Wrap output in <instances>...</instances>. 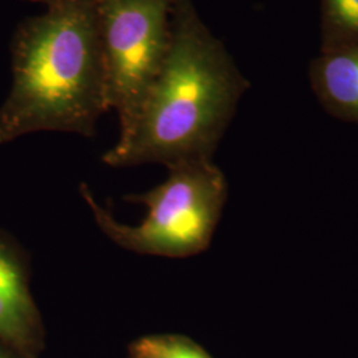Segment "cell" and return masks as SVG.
I'll return each instance as SVG.
<instances>
[{"mask_svg": "<svg viewBox=\"0 0 358 358\" xmlns=\"http://www.w3.org/2000/svg\"><path fill=\"white\" fill-rule=\"evenodd\" d=\"M38 333V308L29 291L26 263L13 244L0 236V338L28 348Z\"/></svg>", "mask_w": 358, "mask_h": 358, "instance_id": "5", "label": "cell"}, {"mask_svg": "<svg viewBox=\"0 0 358 358\" xmlns=\"http://www.w3.org/2000/svg\"><path fill=\"white\" fill-rule=\"evenodd\" d=\"M250 81L192 0H178L164 65L128 128L103 154L112 167L210 161Z\"/></svg>", "mask_w": 358, "mask_h": 358, "instance_id": "1", "label": "cell"}, {"mask_svg": "<svg viewBox=\"0 0 358 358\" xmlns=\"http://www.w3.org/2000/svg\"><path fill=\"white\" fill-rule=\"evenodd\" d=\"M133 358H210L199 346L176 336L145 337L131 346Z\"/></svg>", "mask_w": 358, "mask_h": 358, "instance_id": "8", "label": "cell"}, {"mask_svg": "<svg viewBox=\"0 0 358 358\" xmlns=\"http://www.w3.org/2000/svg\"><path fill=\"white\" fill-rule=\"evenodd\" d=\"M31 1H38V3H44V4H51V3H53L55 0H31Z\"/></svg>", "mask_w": 358, "mask_h": 358, "instance_id": "9", "label": "cell"}, {"mask_svg": "<svg viewBox=\"0 0 358 358\" xmlns=\"http://www.w3.org/2000/svg\"><path fill=\"white\" fill-rule=\"evenodd\" d=\"M0 358H11L10 356H7V355H4L3 352H0Z\"/></svg>", "mask_w": 358, "mask_h": 358, "instance_id": "10", "label": "cell"}, {"mask_svg": "<svg viewBox=\"0 0 358 358\" xmlns=\"http://www.w3.org/2000/svg\"><path fill=\"white\" fill-rule=\"evenodd\" d=\"M358 45V0H321V50Z\"/></svg>", "mask_w": 358, "mask_h": 358, "instance_id": "7", "label": "cell"}, {"mask_svg": "<svg viewBox=\"0 0 358 358\" xmlns=\"http://www.w3.org/2000/svg\"><path fill=\"white\" fill-rule=\"evenodd\" d=\"M47 7L15 32L0 143L35 131L92 137L109 109L96 0H55Z\"/></svg>", "mask_w": 358, "mask_h": 358, "instance_id": "2", "label": "cell"}, {"mask_svg": "<svg viewBox=\"0 0 358 358\" xmlns=\"http://www.w3.org/2000/svg\"><path fill=\"white\" fill-rule=\"evenodd\" d=\"M178 0H96L109 109L120 131L137 115L158 76L171 41Z\"/></svg>", "mask_w": 358, "mask_h": 358, "instance_id": "4", "label": "cell"}, {"mask_svg": "<svg viewBox=\"0 0 358 358\" xmlns=\"http://www.w3.org/2000/svg\"><path fill=\"white\" fill-rule=\"evenodd\" d=\"M309 81L327 113L358 124V45L320 51L309 65Z\"/></svg>", "mask_w": 358, "mask_h": 358, "instance_id": "6", "label": "cell"}, {"mask_svg": "<svg viewBox=\"0 0 358 358\" xmlns=\"http://www.w3.org/2000/svg\"><path fill=\"white\" fill-rule=\"evenodd\" d=\"M80 192L99 229L121 248L141 255L189 257L211 243L229 187L213 159L170 167L164 183L125 198L148 207L145 220L133 227L115 220L87 186L83 185Z\"/></svg>", "mask_w": 358, "mask_h": 358, "instance_id": "3", "label": "cell"}]
</instances>
